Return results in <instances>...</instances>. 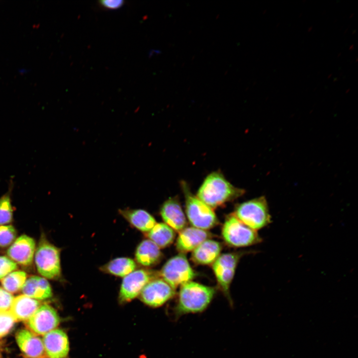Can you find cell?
I'll return each mask as SVG.
<instances>
[{
  "label": "cell",
  "mask_w": 358,
  "mask_h": 358,
  "mask_svg": "<svg viewBox=\"0 0 358 358\" xmlns=\"http://www.w3.org/2000/svg\"><path fill=\"white\" fill-rule=\"evenodd\" d=\"M245 192L232 185L220 172H213L204 179L196 196L213 209L241 196Z\"/></svg>",
  "instance_id": "1"
},
{
  "label": "cell",
  "mask_w": 358,
  "mask_h": 358,
  "mask_svg": "<svg viewBox=\"0 0 358 358\" xmlns=\"http://www.w3.org/2000/svg\"><path fill=\"white\" fill-rule=\"evenodd\" d=\"M135 262L131 258L120 257L113 259L102 266L104 272L120 277H125L136 268Z\"/></svg>",
  "instance_id": "23"
},
{
  "label": "cell",
  "mask_w": 358,
  "mask_h": 358,
  "mask_svg": "<svg viewBox=\"0 0 358 358\" xmlns=\"http://www.w3.org/2000/svg\"><path fill=\"white\" fill-rule=\"evenodd\" d=\"M119 212L132 225L142 232H148L157 223L154 217L143 209H126Z\"/></svg>",
  "instance_id": "21"
},
{
  "label": "cell",
  "mask_w": 358,
  "mask_h": 358,
  "mask_svg": "<svg viewBox=\"0 0 358 358\" xmlns=\"http://www.w3.org/2000/svg\"><path fill=\"white\" fill-rule=\"evenodd\" d=\"M211 236L206 230L194 227H187L179 232L176 248L180 253L192 251L198 246Z\"/></svg>",
  "instance_id": "16"
},
{
  "label": "cell",
  "mask_w": 358,
  "mask_h": 358,
  "mask_svg": "<svg viewBox=\"0 0 358 358\" xmlns=\"http://www.w3.org/2000/svg\"><path fill=\"white\" fill-rule=\"evenodd\" d=\"M15 322L9 311H0V338L9 333Z\"/></svg>",
  "instance_id": "27"
},
{
  "label": "cell",
  "mask_w": 358,
  "mask_h": 358,
  "mask_svg": "<svg viewBox=\"0 0 358 358\" xmlns=\"http://www.w3.org/2000/svg\"><path fill=\"white\" fill-rule=\"evenodd\" d=\"M181 187L186 216L193 227L206 230L216 226L218 220L213 209L193 195L186 182H182Z\"/></svg>",
  "instance_id": "4"
},
{
  "label": "cell",
  "mask_w": 358,
  "mask_h": 358,
  "mask_svg": "<svg viewBox=\"0 0 358 358\" xmlns=\"http://www.w3.org/2000/svg\"><path fill=\"white\" fill-rule=\"evenodd\" d=\"M46 355L49 358H66L69 352V342L66 333L55 329L43 336Z\"/></svg>",
  "instance_id": "13"
},
{
  "label": "cell",
  "mask_w": 358,
  "mask_h": 358,
  "mask_svg": "<svg viewBox=\"0 0 358 358\" xmlns=\"http://www.w3.org/2000/svg\"><path fill=\"white\" fill-rule=\"evenodd\" d=\"M40 306L37 300L20 295L14 298L9 311L16 321H26Z\"/></svg>",
  "instance_id": "19"
},
{
  "label": "cell",
  "mask_w": 358,
  "mask_h": 358,
  "mask_svg": "<svg viewBox=\"0 0 358 358\" xmlns=\"http://www.w3.org/2000/svg\"><path fill=\"white\" fill-rule=\"evenodd\" d=\"M16 343L23 354L28 358H45L42 340L28 329H21L16 334Z\"/></svg>",
  "instance_id": "14"
},
{
  "label": "cell",
  "mask_w": 358,
  "mask_h": 358,
  "mask_svg": "<svg viewBox=\"0 0 358 358\" xmlns=\"http://www.w3.org/2000/svg\"><path fill=\"white\" fill-rule=\"evenodd\" d=\"M176 289L161 278L149 281L141 291V300L147 305L157 307L174 297Z\"/></svg>",
  "instance_id": "11"
},
{
  "label": "cell",
  "mask_w": 358,
  "mask_h": 358,
  "mask_svg": "<svg viewBox=\"0 0 358 358\" xmlns=\"http://www.w3.org/2000/svg\"><path fill=\"white\" fill-rule=\"evenodd\" d=\"M124 1L121 0H102L99 1L100 5L108 9H116L121 7Z\"/></svg>",
  "instance_id": "30"
},
{
  "label": "cell",
  "mask_w": 358,
  "mask_h": 358,
  "mask_svg": "<svg viewBox=\"0 0 358 358\" xmlns=\"http://www.w3.org/2000/svg\"><path fill=\"white\" fill-rule=\"evenodd\" d=\"M159 277L157 271L144 268L134 270L124 277L120 288L119 301H130L140 293L149 281Z\"/></svg>",
  "instance_id": "9"
},
{
  "label": "cell",
  "mask_w": 358,
  "mask_h": 358,
  "mask_svg": "<svg viewBox=\"0 0 358 358\" xmlns=\"http://www.w3.org/2000/svg\"><path fill=\"white\" fill-rule=\"evenodd\" d=\"M18 268L17 265L8 257L0 256V279Z\"/></svg>",
  "instance_id": "28"
},
{
  "label": "cell",
  "mask_w": 358,
  "mask_h": 358,
  "mask_svg": "<svg viewBox=\"0 0 358 358\" xmlns=\"http://www.w3.org/2000/svg\"><path fill=\"white\" fill-rule=\"evenodd\" d=\"M35 247V242L32 238L22 235L10 246L6 254L16 264L27 266L32 263Z\"/></svg>",
  "instance_id": "12"
},
{
  "label": "cell",
  "mask_w": 358,
  "mask_h": 358,
  "mask_svg": "<svg viewBox=\"0 0 358 358\" xmlns=\"http://www.w3.org/2000/svg\"><path fill=\"white\" fill-rule=\"evenodd\" d=\"M160 214L165 223L175 231L179 232L186 227V218L176 197H171L163 203Z\"/></svg>",
  "instance_id": "15"
},
{
  "label": "cell",
  "mask_w": 358,
  "mask_h": 358,
  "mask_svg": "<svg viewBox=\"0 0 358 358\" xmlns=\"http://www.w3.org/2000/svg\"><path fill=\"white\" fill-rule=\"evenodd\" d=\"M176 231L165 223H156L148 232L149 240L160 248L171 245L176 236Z\"/></svg>",
  "instance_id": "22"
},
{
  "label": "cell",
  "mask_w": 358,
  "mask_h": 358,
  "mask_svg": "<svg viewBox=\"0 0 358 358\" xmlns=\"http://www.w3.org/2000/svg\"><path fill=\"white\" fill-rule=\"evenodd\" d=\"M21 291L23 294L36 300H45L52 296L50 283L44 277L33 275L26 279Z\"/></svg>",
  "instance_id": "18"
},
{
  "label": "cell",
  "mask_w": 358,
  "mask_h": 358,
  "mask_svg": "<svg viewBox=\"0 0 358 358\" xmlns=\"http://www.w3.org/2000/svg\"><path fill=\"white\" fill-rule=\"evenodd\" d=\"M60 317L56 310L50 305H40L25 321L28 330L36 335H44L56 329L60 323Z\"/></svg>",
  "instance_id": "10"
},
{
  "label": "cell",
  "mask_w": 358,
  "mask_h": 358,
  "mask_svg": "<svg viewBox=\"0 0 358 358\" xmlns=\"http://www.w3.org/2000/svg\"><path fill=\"white\" fill-rule=\"evenodd\" d=\"M17 233L14 227L10 225L0 226V247L5 248L15 240Z\"/></svg>",
  "instance_id": "26"
},
{
  "label": "cell",
  "mask_w": 358,
  "mask_h": 358,
  "mask_svg": "<svg viewBox=\"0 0 358 358\" xmlns=\"http://www.w3.org/2000/svg\"><path fill=\"white\" fill-rule=\"evenodd\" d=\"M159 274L160 277L175 289L179 286L190 281L196 275L183 253L170 259Z\"/></svg>",
  "instance_id": "7"
},
{
  "label": "cell",
  "mask_w": 358,
  "mask_h": 358,
  "mask_svg": "<svg viewBox=\"0 0 358 358\" xmlns=\"http://www.w3.org/2000/svg\"><path fill=\"white\" fill-rule=\"evenodd\" d=\"M13 299L10 293L0 287V311H9Z\"/></svg>",
  "instance_id": "29"
},
{
  "label": "cell",
  "mask_w": 358,
  "mask_h": 358,
  "mask_svg": "<svg viewBox=\"0 0 358 358\" xmlns=\"http://www.w3.org/2000/svg\"><path fill=\"white\" fill-rule=\"evenodd\" d=\"M243 253H229L220 256L212 264V269L218 287L232 304L230 294V286L233 279L236 268Z\"/></svg>",
  "instance_id": "8"
},
{
  "label": "cell",
  "mask_w": 358,
  "mask_h": 358,
  "mask_svg": "<svg viewBox=\"0 0 358 358\" xmlns=\"http://www.w3.org/2000/svg\"><path fill=\"white\" fill-rule=\"evenodd\" d=\"M222 236L227 244L234 247H247L262 241L257 231L245 225L233 213L226 217Z\"/></svg>",
  "instance_id": "5"
},
{
  "label": "cell",
  "mask_w": 358,
  "mask_h": 358,
  "mask_svg": "<svg viewBox=\"0 0 358 358\" xmlns=\"http://www.w3.org/2000/svg\"><path fill=\"white\" fill-rule=\"evenodd\" d=\"M233 214L243 223L256 231L271 223V216L265 196L237 204Z\"/></svg>",
  "instance_id": "3"
},
{
  "label": "cell",
  "mask_w": 358,
  "mask_h": 358,
  "mask_svg": "<svg viewBox=\"0 0 358 358\" xmlns=\"http://www.w3.org/2000/svg\"><path fill=\"white\" fill-rule=\"evenodd\" d=\"M11 191V189H9L8 191L0 197V226L6 225L12 220Z\"/></svg>",
  "instance_id": "25"
},
{
  "label": "cell",
  "mask_w": 358,
  "mask_h": 358,
  "mask_svg": "<svg viewBox=\"0 0 358 358\" xmlns=\"http://www.w3.org/2000/svg\"><path fill=\"white\" fill-rule=\"evenodd\" d=\"M215 293L214 287L196 282L190 281L181 285L173 310L175 318L203 312L210 304Z\"/></svg>",
  "instance_id": "2"
},
{
  "label": "cell",
  "mask_w": 358,
  "mask_h": 358,
  "mask_svg": "<svg viewBox=\"0 0 358 358\" xmlns=\"http://www.w3.org/2000/svg\"></svg>",
  "instance_id": "31"
},
{
  "label": "cell",
  "mask_w": 358,
  "mask_h": 358,
  "mask_svg": "<svg viewBox=\"0 0 358 358\" xmlns=\"http://www.w3.org/2000/svg\"><path fill=\"white\" fill-rule=\"evenodd\" d=\"M162 256L160 248L149 239L142 241L137 246L135 252L136 261L145 267L157 264Z\"/></svg>",
  "instance_id": "20"
},
{
  "label": "cell",
  "mask_w": 358,
  "mask_h": 358,
  "mask_svg": "<svg viewBox=\"0 0 358 358\" xmlns=\"http://www.w3.org/2000/svg\"><path fill=\"white\" fill-rule=\"evenodd\" d=\"M26 273L21 270H16L10 273L1 280L3 289L10 293L21 290L26 280Z\"/></svg>",
  "instance_id": "24"
},
{
  "label": "cell",
  "mask_w": 358,
  "mask_h": 358,
  "mask_svg": "<svg viewBox=\"0 0 358 358\" xmlns=\"http://www.w3.org/2000/svg\"><path fill=\"white\" fill-rule=\"evenodd\" d=\"M60 250L45 238H42L35 254L38 272L44 278H58L61 273Z\"/></svg>",
  "instance_id": "6"
},
{
  "label": "cell",
  "mask_w": 358,
  "mask_h": 358,
  "mask_svg": "<svg viewBox=\"0 0 358 358\" xmlns=\"http://www.w3.org/2000/svg\"><path fill=\"white\" fill-rule=\"evenodd\" d=\"M221 249L218 242L208 239L192 251L191 259L198 265L212 264L220 256Z\"/></svg>",
  "instance_id": "17"
}]
</instances>
